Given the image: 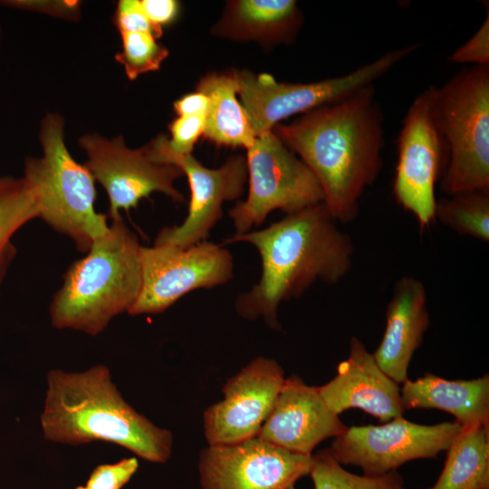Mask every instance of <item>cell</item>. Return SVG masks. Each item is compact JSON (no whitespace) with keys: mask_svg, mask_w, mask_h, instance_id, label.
Here are the masks:
<instances>
[{"mask_svg":"<svg viewBox=\"0 0 489 489\" xmlns=\"http://www.w3.org/2000/svg\"><path fill=\"white\" fill-rule=\"evenodd\" d=\"M383 121L371 84L273 129L314 174L336 222L356 218L362 195L381 171Z\"/></svg>","mask_w":489,"mask_h":489,"instance_id":"cell-1","label":"cell"},{"mask_svg":"<svg viewBox=\"0 0 489 489\" xmlns=\"http://www.w3.org/2000/svg\"><path fill=\"white\" fill-rule=\"evenodd\" d=\"M240 242L255 247L262 272L258 283L236 298L235 311L244 319L261 318L277 331L283 302L299 297L316 282H340L352 266V241L323 203L286 215L264 229L235 234L225 244Z\"/></svg>","mask_w":489,"mask_h":489,"instance_id":"cell-2","label":"cell"},{"mask_svg":"<svg viewBox=\"0 0 489 489\" xmlns=\"http://www.w3.org/2000/svg\"><path fill=\"white\" fill-rule=\"evenodd\" d=\"M41 425L45 439L55 443L111 442L152 463L167 462L172 452L171 432L128 404L103 365L50 370Z\"/></svg>","mask_w":489,"mask_h":489,"instance_id":"cell-3","label":"cell"},{"mask_svg":"<svg viewBox=\"0 0 489 489\" xmlns=\"http://www.w3.org/2000/svg\"><path fill=\"white\" fill-rule=\"evenodd\" d=\"M141 247L122 217L113 220L69 268L51 304L53 325L96 335L129 312L141 288Z\"/></svg>","mask_w":489,"mask_h":489,"instance_id":"cell-4","label":"cell"},{"mask_svg":"<svg viewBox=\"0 0 489 489\" xmlns=\"http://www.w3.org/2000/svg\"><path fill=\"white\" fill-rule=\"evenodd\" d=\"M39 137L43 155L26 158L24 175L36 194L39 217L69 235L80 251H89L109 230L107 216L94 210L95 179L66 148L62 116L47 113Z\"/></svg>","mask_w":489,"mask_h":489,"instance_id":"cell-5","label":"cell"},{"mask_svg":"<svg viewBox=\"0 0 489 489\" xmlns=\"http://www.w3.org/2000/svg\"><path fill=\"white\" fill-rule=\"evenodd\" d=\"M431 92L448 151L440 190H489V65L465 67Z\"/></svg>","mask_w":489,"mask_h":489,"instance_id":"cell-6","label":"cell"},{"mask_svg":"<svg viewBox=\"0 0 489 489\" xmlns=\"http://www.w3.org/2000/svg\"><path fill=\"white\" fill-rule=\"evenodd\" d=\"M417 48L411 44L390 50L349 73L314 82H279L268 73L235 70L237 93L258 137L288 117L337 102L374 84Z\"/></svg>","mask_w":489,"mask_h":489,"instance_id":"cell-7","label":"cell"},{"mask_svg":"<svg viewBox=\"0 0 489 489\" xmlns=\"http://www.w3.org/2000/svg\"><path fill=\"white\" fill-rule=\"evenodd\" d=\"M246 150L248 194L228 211L235 235L258 227L272 211L291 215L323 203L314 174L273 130Z\"/></svg>","mask_w":489,"mask_h":489,"instance_id":"cell-8","label":"cell"},{"mask_svg":"<svg viewBox=\"0 0 489 489\" xmlns=\"http://www.w3.org/2000/svg\"><path fill=\"white\" fill-rule=\"evenodd\" d=\"M398 159L393 196L399 206L415 216L421 230L434 221L435 187L441 179L448 151L438 129L431 86L412 101L398 138Z\"/></svg>","mask_w":489,"mask_h":489,"instance_id":"cell-9","label":"cell"},{"mask_svg":"<svg viewBox=\"0 0 489 489\" xmlns=\"http://www.w3.org/2000/svg\"><path fill=\"white\" fill-rule=\"evenodd\" d=\"M233 276V256L223 244L204 241L187 247L142 246L141 288L128 312H162L187 293L225 284Z\"/></svg>","mask_w":489,"mask_h":489,"instance_id":"cell-10","label":"cell"},{"mask_svg":"<svg viewBox=\"0 0 489 489\" xmlns=\"http://www.w3.org/2000/svg\"><path fill=\"white\" fill-rule=\"evenodd\" d=\"M461 429L455 421L421 425L399 417L382 425L348 427L328 450L340 465L360 466L364 475L379 476L409 461L436 457Z\"/></svg>","mask_w":489,"mask_h":489,"instance_id":"cell-11","label":"cell"},{"mask_svg":"<svg viewBox=\"0 0 489 489\" xmlns=\"http://www.w3.org/2000/svg\"><path fill=\"white\" fill-rule=\"evenodd\" d=\"M86 152L88 168L94 179L106 190L112 220L120 211L137 207L139 202L159 192L177 203L184 196L175 187L183 172L174 165L154 161L146 147L130 149L121 135L109 139L98 133H88L79 139Z\"/></svg>","mask_w":489,"mask_h":489,"instance_id":"cell-12","label":"cell"},{"mask_svg":"<svg viewBox=\"0 0 489 489\" xmlns=\"http://www.w3.org/2000/svg\"><path fill=\"white\" fill-rule=\"evenodd\" d=\"M312 455L285 450L258 436L231 445H208L199 456L201 486L287 489L309 475Z\"/></svg>","mask_w":489,"mask_h":489,"instance_id":"cell-13","label":"cell"},{"mask_svg":"<svg viewBox=\"0 0 489 489\" xmlns=\"http://www.w3.org/2000/svg\"><path fill=\"white\" fill-rule=\"evenodd\" d=\"M285 377L274 360L257 357L228 379L224 398L204 412L207 445H231L256 437L270 415Z\"/></svg>","mask_w":489,"mask_h":489,"instance_id":"cell-14","label":"cell"},{"mask_svg":"<svg viewBox=\"0 0 489 489\" xmlns=\"http://www.w3.org/2000/svg\"><path fill=\"white\" fill-rule=\"evenodd\" d=\"M163 163L179 168L187 177L190 200L183 223L161 229L154 244L187 247L206 241L223 216V204L238 199L244 192L247 181L245 157L231 156L217 168H206L192 154L170 156Z\"/></svg>","mask_w":489,"mask_h":489,"instance_id":"cell-15","label":"cell"},{"mask_svg":"<svg viewBox=\"0 0 489 489\" xmlns=\"http://www.w3.org/2000/svg\"><path fill=\"white\" fill-rule=\"evenodd\" d=\"M347 428L327 406L318 387L292 375L285 378L257 436L285 450L312 455L321 442L343 434Z\"/></svg>","mask_w":489,"mask_h":489,"instance_id":"cell-16","label":"cell"},{"mask_svg":"<svg viewBox=\"0 0 489 489\" xmlns=\"http://www.w3.org/2000/svg\"><path fill=\"white\" fill-rule=\"evenodd\" d=\"M318 390L339 416L360 408L385 423L405 412L399 385L381 370L357 337L351 338L349 356L338 365L336 376Z\"/></svg>","mask_w":489,"mask_h":489,"instance_id":"cell-17","label":"cell"},{"mask_svg":"<svg viewBox=\"0 0 489 489\" xmlns=\"http://www.w3.org/2000/svg\"><path fill=\"white\" fill-rule=\"evenodd\" d=\"M427 304V291L420 280L404 276L396 283L384 334L373 356L381 370L398 385L408 379L412 357L429 326Z\"/></svg>","mask_w":489,"mask_h":489,"instance_id":"cell-18","label":"cell"},{"mask_svg":"<svg viewBox=\"0 0 489 489\" xmlns=\"http://www.w3.org/2000/svg\"><path fill=\"white\" fill-rule=\"evenodd\" d=\"M405 410L435 408L453 415L462 427L489 426V376L469 380H448L427 373L402 383Z\"/></svg>","mask_w":489,"mask_h":489,"instance_id":"cell-19","label":"cell"},{"mask_svg":"<svg viewBox=\"0 0 489 489\" xmlns=\"http://www.w3.org/2000/svg\"><path fill=\"white\" fill-rule=\"evenodd\" d=\"M302 23L293 0H235L227 3L213 34L236 41L263 44L288 43Z\"/></svg>","mask_w":489,"mask_h":489,"instance_id":"cell-20","label":"cell"},{"mask_svg":"<svg viewBox=\"0 0 489 489\" xmlns=\"http://www.w3.org/2000/svg\"><path fill=\"white\" fill-rule=\"evenodd\" d=\"M196 91L209 101L203 136L218 146L250 148L256 134L237 99L235 70L206 74L199 80Z\"/></svg>","mask_w":489,"mask_h":489,"instance_id":"cell-21","label":"cell"},{"mask_svg":"<svg viewBox=\"0 0 489 489\" xmlns=\"http://www.w3.org/2000/svg\"><path fill=\"white\" fill-rule=\"evenodd\" d=\"M444 468L427 489H489V426L462 427Z\"/></svg>","mask_w":489,"mask_h":489,"instance_id":"cell-22","label":"cell"},{"mask_svg":"<svg viewBox=\"0 0 489 489\" xmlns=\"http://www.w3.org/2000/svg\"><path fill=\"white\" fill-rule=\"evenodd\" d=\"M39 214L36 194L24 177H0V283L15 253L11 236Z\"/></svg>","mask_w":489,"mask_h":489,"instance_id":"cell-23","label":"cell"},{"mask_svg":"<svg viewBox=\"0 0 489 489\" xmlns=\"http://www.w3.org/2000/svg\"><path fill=\"white\" fill-rule=\"evenodd\" d=\"M436 220L453 231L489 241V190L461 192L436 200Z\"/></svg>","mask_w":489,"mask_h":489,"instance_id":"cell-24","label":"cell"},{"mask_svg":"<svg viewBox=\"0 0 489 489\" xmlns=\"http://www.w3.org/2000/svg\"><path fill=\"white\" fill-rule=\"evenodd\" d=\"M309 475L314 489H405L398 471L379 476L358 475L346 471L328 449L312 455Z\"/></svg>","mask_w":489,"mask_h":489,"instance_id":"cell-25","label":"cell"},{"mask_svg":"<svg viewBox=\"0 0 489 489\" xmlns=\"http://www.w3.org/2000/svg\"><path fill=\"white\" fill-rule=\"evenodd\" d=\"M122 49L115 56L129 80L157 71L168 56L166 46L150 33H121Z\"/></svg>","mask_w":489,"mask_h":489,"instance_id":"cell-26","label":"cell"},{"mask_svg":"<svg viewBox=\"0 0 489 489\" xmlns=\"http://www.w3.org/2000/svg\"><path fill=\"white\" fill-rule=\"evenodd\" d=\"M139 467L137 458L122 459L111 465H98L91 474L86 487L88 489H120L125 485Z\"/></svg>","mask_w":489,"mask_h":489,"instance_id":"cell-27","label":"cell"},{"mask_svg":"<svg viewBox=\"0 0 489 489\" xmlns=\"http://www.w3.org/2000/svg\"><path fill=\"white\" fill-rule=\"evenodd\" d=\"M449 61L457 64H471V66L489 65L488 12L479 29L451 53Z\"/></svg>","mask_w":489,"mask_h":489,"instance_id":"cell-28","label":"cell"},{"mask_svg":"<svg viewBox=\"0 0 489 489\" xmlns=\"http://www.w3.org/2000/svg\"><path fill=\"white\" fill-rule=\"evenodd\" d=\"M113 23L120 34L144 32L154 34L158 39L161 37L142 12L139 0L119 1Z\"/></svg>","mask_w":489,"mask_h":489,"instance_id":"cell-29","label":"cell"},{"mask_svg":"<svg viewBox=\"0 0 489 489\" xmlns=\"http://www.w3.org/2000/svg\"><path fill=\"white\" fill-rule=\"evenodd\" d=\"M139 5L147 19L160 35L163 34V28L171 24L180 12V3L176 0H139Z\"/></svg>","mask_w":489,"mask_h":489,"instance_id":"cell-30","label":"cell"},{"mask_svg":"<svg viewBox=\"0 0 489 489\" xmlns=\"http://www.w3.org/2000/svg\"><path fill=\"white\" fill-rule=\"evenodd\" d=\"M4 5L9 7L41 11L48 14H53L55 16L67 18H76L79 14V2L77 1H59V2H43V1H27V0H7L0 1Z\"/></svg>","mask_w":489,"mask_h":489,"instance_id":"cell-31","label":"cell"},{"mask_svg":"<svg viewBox=\"0 0 489 489\" xmlns=\"http://www.w3.org/2000/svg\"><path fill=\"white\" fill-rule=\"evenodd\" d=\"M173 108L177 116L206 115L209 101L204 93L195 91L177 100Z\"/></svg>","mask_w":489,"mask_h":489,"instance_id":"cell-32","label":"cell"},{"mask_svg":"<svg viewBox=\"0 0 489 489\" xmlns=\"http://www.w3.org/2000/svg\"><path fill=\"white\" fill-rule=\"evenodd\" d=\"M75 489H88V488H87L86 486H82V485H81V486H78V487L75 488Z\"/></svg>","mask_w":489,"mask_h":489,"instance_id":"cell-33","label":"cell"},{"mask_svg":"<svg viewBox=\"0 0 489 489\" xmlns=\"http://www.w3.org/2000/svg\"><path fill=\"white\" fill-rule=\"evenodd\" d=\"M287 489H295L294 485L288 487Z\"/></svg>","mask_w":489,"mask_h":489,"instance_id":"cell-34","label":"cell"},{"mask_svg":"<svg viewBox=\"0 0 489 489\" xmlns=\"http://www.w3.org/2000/svg\"><path fill=\"white\" fill-rule=\"evenodd\" d=\"M0 41H1V28H0Z\"/></svg>","mask_w":489,"mask_h":489,"instance_id":"cell-35","label":"cell"}]
</instances>
